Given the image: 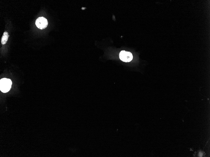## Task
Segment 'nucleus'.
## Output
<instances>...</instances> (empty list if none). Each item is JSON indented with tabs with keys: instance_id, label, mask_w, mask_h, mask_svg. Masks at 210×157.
Returning <instances> with one entry per match:
<instances>
[{
	"instance_id": "f257e3e1",
	"label": "nucleus",
	"mask_w": 210,
	"mask_h": 157,
	"mask_svg": "<svg viewBox=\"0 0 210 157\" xmlns=\"http://www.w3.org/2000/svg\"><path fill=\"white\" fill-rule=\"evenodd\" d=\"M12 82L9 79L3 78L0 80V90L3 92L6 93L10 90Z\"/></svg>"
},
{
	"instance_id": "f03ea898",
	"label": "nucleus",
	"mask_w": 210,
	"mask_h": 157,
	"mask_svg": "<svg viewBox=\"0 0 210 157\" xmlns=\"http://www.w3.org/2000/svg\"><path fill=\"white\" fill-rule=\"evenodd\" d=\"M119 57L121 60L125 62H130L133 59V55L131 53L125 50H122L120 52Z\"/></svg>"
},
{
	"instance_id": "7ed1b4c3",
	"label": "nucleus",
	"mask_w": 210,
	"mask_h": 157,
	"mask_svg": "<svg viewBox=\"0 0 210 157\" xmlns=\"http://www.w3.org/2000/svg\"><path fill=\"white\" fill-rule=\"evenodd\" d=\"M35 24L38 28L42 29H45L47 26L48 21L45 18L41 17L36 19Z\"/></svg>"
},
{
	"instance_id": "20e7f679",
	"label": "nucleus",
	"mask_w": 210,
	"mask_h": 157,
	"mask_svg": "<svg viewBox=\"0 0 210 157\" xmlns=\"http://www.w3.org/2000/svg\"><path fill=\"white\" fill-rule=\"evenodd\" d=\"M9 35L7 32H4L1 39V43L3 44H4L7 42Z\"/></svg>"
}]
</instances>
